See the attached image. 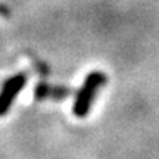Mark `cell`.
<instances>
[{"label":"cell","mask_w":159,"mask_h":159,"mask_svg":"<svg viewBox=\"0 0 159 159\" xmlns=\"http://www.w3.org/2000/svg\"><path fill=\"white\" fill-rule=\"evenodd\" d=\"M35 99L37 100H43V99H62L69 94V90L65 87H52L44 83L37 85L35 89Z\"/></svg>","instance_id":"obj_3"},{"label":"cell","mask_w":159,"mask_h":159,"mask_svg":"<svg viewBox=\"0 0 159 159\" xmlns=\"http://www.w3.org/2000/svg\"><path fill=\"white\" fill-rule=\"evenodd\" d=\"M25 83H27V75L25 74L12 75L11 78L3 83L2 90H0V116H5L9 112L15 97L22 91Z\"/></svg>","instance_id":"obj_2"},{"label":"cell","mask_w":159,"mask_h":159,"mask_svg":"<svg viewBox=\"0 0 159 159\" xmlns=\"http://www.w3.org/2000/svg\"><path fill=\"white\" fill-rule=\"evenodd\" d=\"M0 15H9V9L5 5H0Z\"/></svg>","instance_id":"obj_4"},{"label":"cell","mask_w":159,"mask_h":159,"mask_svg":"<svg viewBox=\"0 0 159 159\" xmlns=\"http://www.w3.org/2000/svg\"><path fill=\"white\" fill-rule=\"evenodd\" d=\"M106 83V75L100 71H93L85 77L84 84L80 89L78 94L75 97V102L72 105V114L78 118H84L90 114L91 105L94 102L97 91Z\"/></svg>","instance_id":"obj_1"}]
</instances>
